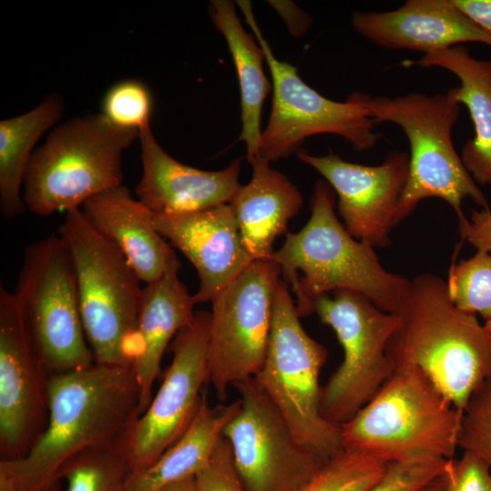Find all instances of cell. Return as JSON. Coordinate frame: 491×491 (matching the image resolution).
Returning a JSON list of instances; mask_svg holds the SVG:
<instances>
[{"label": "cell", "mask_w": 491, "mask_h": 491, "mask_svg": "<svg viewBox=\"0 0 491 491\" xmlns=\"http://www.w3.org/2000/svg\"><path fill=\"white\" fill-rule=\"evenodd\" d=\"M82 207L88 222L122 253L140 281L152 283L181 265L155 229L152 211L123 185L89 198Z\"/></svg>", "instance_id": "cell-20"}, {"label": "cell", "mask_w": 491, "mask_h": 491, "mask_svg": "<svg viewBox=\"0 0 491 491\" xmlns=\"http://www.w3.org/2000/svg\"><path fill=\"white\" fill-rule=\"evenodd\" d=\"M412 64L446 69L460 80L461 85L448 92L467 107L475 129L460 158L476 184H491V61L476 59L458 45L425 55Z\"/></svg>", "instance_id": "cell-23"}, {"label": "cell", "mask_w": 491, "mask_h": 491, "mask_svg": "<svg viewBox=\"0 0 491 491\" xmlns=\"http://www.w3.org/2000/svg\"><path fill=\"white\" fill-rule=\"evenodd\" d=\"M389 462L364 451L343 447L296 491H367Z\"/></svg>", "instance_id": "cell-27"}, {"label": "cell", "mask_w": 491, "mask_h": 491, "mask_svg": "<svg viewBox=\"0 0 491 491\" xmlns=\"http://www.w3.org/2000/svg\"><path fill=\"white\" fill-rule=\"evenodd\" d=\"M449 460L416 456L391 461L381 478L367 491H421L445 474Z\"/></svg>", "instance_id": "cell-32"}, {"label": "cell", "mask_w": 491, "mask_h": 491, "mask_svg": "<svg viewBox=\"0 0 491 491\" xmlns=\"http://www.w3.org/2000/svg\"><path fill=\"white\" fill-rule=\"evenodd\" d=\"M14 295L46 371L65 373L95 364L81 319L72 256L60 235L25 247Z\"/></svg>", "instance_id": "cell-9"}, {"label": "cell", "mask_w": 491, "mask_h": 491, "mask_svg": "<svg viewBox=\"0 0 491 491\" xmlns=\"http://www.w3.org/2000/svg\"><path fill=\"white\" fill-rule=\"evenodd\" d=\"M458 217V230L463 240L477 251L491 252V211L482 208L473 211L470 218L464 215Z\"/></svg>", "instance_id": "cell-35"}, {"label": "cell", "mask_w": 491, "mask_h": 491, "mask_svg": "<svg viewBox=\"0 0 491 491\" xmlns=\"http://www.w3.org/2000/svg\"><path fill=\"white\" fill-rule=\"evenodd\" d=\"M155 491H196L195 477L185 478V479L166 485Z\"/></svg>", "instance_id": "cell-38"}, {"label": "cell", "mask_w": 491, "mask_h": 491, "mask_svg": "<svg viewBox=\"0 0 491 491\" xmlns=\"http://www.w3.org/2000/svg\"><path fill=\"white\" fill-rule=\"evenodd\" d=\"M181 265L159 279L146 284L138 313L133 371L140 390V416L148 407L155 379L161 372L163 355L176 334L193 321L196 304L180 281Z\"/></svg>", "instance_id": "cell-21"}, {"label": "cell", "mask_w": 491, "mask_h": 491, "mask_svg": "<svg viewBox=\"0 0 491 491\" xmlns=\"http://www.w3.org/2000/svg\"><path fill=\"white\" fill-rule=\"evenodd\" d=\"M286 22L290 34L299 37L306 34L310 26L309 15L291 1H268Z\"/></svg>", "instance_id": "cell-36"}, {"label": "cell", "mask_w": 491, "mask_h": 491, "mask_svg": "<svg viewBox=\"0 0 491 491\" xmlns=\"http://www.w3.org/2000/svg\"><path fill=\"white\" fill-rule=\"evenodd\" d=\"M14 293L0 288V459L21 458L45 430L49 377Z\"/></svg>", "instance_id": "cell-15"}, {"label": "cell", "mask_w": 491, "mask_h": 491, "mask_svg": "<svg viewBox=\"0 0 491 491\" xmlns=\"http://www.w3.org/2000/svg\"><path fill=\"white\" fill-rule=\"evenodd\" d=\"M335 201L331 185L318 180L308 221L298 232L287 233L271 258L296 296L299 316L313 314L318 296L337 290L357 292L384 312L396 314L411 280L386 270L374 247L346 231L335 213Z\"/></svg>", "instance_id": "cell-2"}, {"label": "cell", "mask_w": 491, "mask_h": 491, "mask_svg": "<svg viewBox=\"0 0 491 491\" xmlns=\"http://www.w3.org/2000/svg\"><path fill=\"white\" fill-rule=\"evenodd\" d=\"M153 96L149 88L135 79L114 84L102 101V114L115 126L139 130L150 124Z\"/></svg>", "instance_id": "cell-30"}, {"label": "cell", "mask_w": 491, "mask_h": 491, "mask_svg": "<svg viewBox=\"0 0 491 491\" xmlns=\"http://www.w3.org/2000/svg\"><path fill=\"white\" fill-rule=\"evenodd\" d=\"M130 470L121 446L86 450L61 471L66 491H125Z\"/></svg>", "instance_id": "cell-28"}, {"label": "cell", "mask_w": 491, "mask_h": 491, "mask_svg": "<svg viewBox=\"0 0 491 491\" xmlns=\"http://www.w3.org/2000/svg\"><path fill=\"white\" fill-rule=\"evenodd\" d=\"M63 101L51 94L36 107L0 122V211L15 218L25 211L21 195L33 148L41 135L63 115Z\"/></svg>", "instance_id": "cell-26"}, {"label": "cell", "mask_w": 491, "mask_h": 491, "mask_svg": "<svg viewBox=\"0 0 491 491\" xmlns=\"http://www.w3.org/2000/svg\"><path fill=\"white\" fill-rule=\"evenodd\" d=\"M453 3L476 24L491 32V0H453Z\"/></svg>", "instance_id": "cell-37"}, {"label": "cell", "mask_w": 491, "mask_h": 491, "mask_svg": "<svg viewBox=\"0 0 491 491\" xmlns=\"http://www.w3.org/2000/svg\"><path fill=\"white\" fill-rule=\"evenodd\" d=\"M448 296L461 311L491 318V254L477 251L452 264L446 282Z\"/></svg>", "instance_id": "cell-29"}, {"label": "cell", "mask_w": 491, "mask_h": 491, "mask_svg": "<svg viewBox=\"0 0 491 491\" xmlns=\"http://www.w3.org/2000/svg\"><path fill=\"white\" fill-rule=\"evenodd\" d=\"M240 408V399L212 407L205 393L182 436L147 468L128 475L125 491H155L195 477L209 462L225 425Z\"/></svg>", "instance_id": "cell-24"}, {"label": "cell", "mask_w": 491, "mask_h": 491, "mask_svg": "<svg viewBox=\"0 0 491 491\" xmlns=\"http://www.w3.org/2000/svg\"><path fill=\"white\" fill-rule=\"evenodd\" d=\"M240 408L223 436L246 491H296L326 460L302 446L254 377L237 383Z\"/></svg>", "instance_id": "cell-13"}, {"label": "cell", "mask_w": 491, "mask_h": 491, "mask_svg": "<svg viewBox=\"0 0 491 491\" xmlns=\"http://www.w3.org/2000/svg\"><path fill=\"white\" fill-rule=\"evenodd\" d=\"M461 416L421 371L396 366L374 397L341 425L342 444L386 462L416 456L451 459Z\"/></svg>", "instance_id": "cell-6"}, {"label": "cell", "mask_w": 491, "mask_h": 491, "mask_svg": "<svg viewBox=\"0 0 491 491\" xmlns=\"http://www.w3.org/2000/svg\"><path fill=\"white\" fill-rule=\"evenodd\" d=\"M143 173L135 193L152 212L162 215L194 213L231 202L241 186V159L219 171H206L180 163L155 140L150 124L139 129Z\"/></svg>", "instance_id": "cell-18"}, {"label": "cell", "mask_w": 491, "mask_h": 491, "mask_svg": "<svg viewBox=\"0 0 491 491\" xmlns=\"http://www.w3.org/2000/svg\"><path fill=\"white\" fill-rule=\"evenodd\" d=\"M59 235L72 256L81 319L95 363L132 367L143 295L140 279L82 209L66 212Z\"/></svg>", "instance_id": "cell-5"}, {"label": "cell", "mask_w": 491, "mask_h": 491, "mask_svg": "<svg viewBox=\"0 0 491 491\" xmlns=\"http://www.w3.org/2000/svg\"><path fill=\"white\" fill-rule=\"evenodd\" d=\"M296 154L331 185L343 225L354 238L373 247L389 246L408 178V154L392 151L378 165L347 162L334 153L314 155L300 149Z\"/></svg>", "instance_id": "cell-16"}, {"label": "cell", "mask_w": 491, "mask_h": 491, "mask_svg": "<svg viewBox=\"0 0 491 491\" xmlns=\"http://www.w3.org/2000/svg\"><path fill=\"white\" fill-rule=\"evenodd\" d=\"M250 181L238 188L229 203L242 241L255 261L271 260L276 239L303 205L298 188L270 163L256 158Z\"/></svg>", "instance_id": "cell-22"}, {"label": "cell", "mask_w": 491, "mask_h": 491, "mask_svg": "<svg viewBox=\"0 0 491 491\" xmlns=\"http://www.w3.org/2000/svg\"><path fill=\"white\" fill-rule=\"evenodd\" d=\"M351 21L358 34L388 49L427 55L466 42L491 47V32L476 24L453 0H408L393 11L354 12Z\"/></svg>", "instance_id": "cell-19"}, {"label": "cell", "mask_w": 491, "mask_h": 491, "mask_svg": "<svg viewBox=\"0 0 491 491\" xmlns=\"http://www.w3.org/2000/svg\"><path fill=\"white\" fill-rule=\"evenodd\" d=\"M421 491H446V477L445 474L431 482Z\"/></svg>", "instance_id": "cell-39"}, {"label": "cell", "mask_w": 491, "mask_h": 491, "mask_svg": "<svg viewBox=\"0 0 491 491\" xmlns=\"http://www.w3.org/2000/svg\"><path fill=\"white\" fill-rule=\"evenodd\" d=\"M209 14L225 39L236 69L242 121L238 140L246 144V159L251 164L258 156L264 101L273 88L263 68L265 53L256 36L244 29L233 1H211Z\"/></svg>", "instance_id": "cell-25"}, {"label": "cell", "mask_w": 491, "mask_h": 491, "mask_svg": "<svg viewBox=\"0 0 491 491\" xmlns=\"http://www.w3.org/2000/svg\"><path fill=\"white\" fill-rule=\"evenodd\" d=\"M446 491H491V471L485 462L464 451L451 458L445 472Z\"/></svg>", "instance_id": "cell-34"}, {"label": "cell", "mask_w": 491, "mask_h": 491, "mask_svg": "<svg viewBox=\"0 0 491 491\" xmlns=\"http://www.w3.org/2000/svg\"><path fill=\"white\" fill-rule=\"evenodd\" d=\"M313 313L334 330L344 351L341 365L320 394L322 416L341 426L352 419L393 375L395 365L386 349L400 319L351 290L318 296L313 303Z\"/></svg>", "instance_id": "cell-11"}, {"label": "cell", "mask_w": 491, "mask_h": 491, "mask_svg": "<svg viewBox=\"0 0 491 491\" xmlns=\"http://www.w3.org/2000/svg\"><path fill=\"white\" fill-rule=\"evenodd\" d=\"M400 323L387 346L395 366L421 371L463 412L473 393L491 378V335L476 316L458 309L446 285L432 274L411 280L396 313Z\"/></svg>", "instance_id": "cell-3"}, {"label": "cell", "mask_w": 491, "mask_h": 491, "mask_svg": "<svg viewBox=\"0 0 491 491\" xmlns=\"http://www.w3.org/2000/svg\"><path fill=\"white\" fill-rule=\"evenodd\" d=\"M457 446L479 457L491 471V378L473 393L462 412Z\"/></svg>", "instance_id": "cell-31"}, {"label": "cell", "mask_w": 491, "mask_h": 491, "mask_svg": "<svg viewBox=\"0 0 491 491\" xmlns=\"http://www.w3.org/2000/svg\"><path fill=\"white\" fill-rule=\"evenodd\" d=\"M152 220L155 229L195 267L196 304L211 302L255 261L244 246L229 204L178 215L152 212Z\"/></svg>", "instance_id": "cell-17"}, {"label": "cell", "mask_w": 491, "mask_h": 491, "mask_svg": "<svg viewBox=\"0 0 491 491\" xmlns=\"http://www.w3.org/2000/svg\"><path fill=\"white\" fill-rule=\"evenodd\" d=\"M485 326H486L487 330L489 331L491 335V318L486 321Z\"/></svg>", "instance_id": "cell-40"}, {"label": "cell", "mask_w": 491, "mask_h": 491, "mask_svg": "<svg viewBox=\"0 0 491 491\" xmlns=\"http://www.w3.org/2000/svg\"><path fill=\"white\" fill-rule=\"evenodd\" d=\"M196 491H246L235 469L231 447L222 436L207 465L195 476Z\"/></svg>", "instance_id": "cell-33"}, {"label": "cell", "mask_w": 491, "mask_h": 491, "mask_svg": "<svg viewBox=\"0 0 491 491\" xmlns=\"http://www.w3.org/2000/svg\"><path fill=\"white\" fill-rule=\"evenodd\" d=\"M236 4L264 50L272 76V108L256 158L268 163L286 158L302 149L306 138L320 134L342 136L356 151L373 148L378 135L367 107L369 95L356 91L344 102H337L320 95L301 79L294 65L276 57L258 26L251 2L238 0Z\"/></svg>", "instance_id": "cell-10"}, {"label": "cell", "mask_w": 491, "mask_h": 491, "mask_svg": "<svg viewBox=\"0 0 491 491\" xmlns=\"http://www.w3.org/2000/svg\"><path fill=\"white\" fill-rule=\"evenodd\" d=\"M326 359V348L302 326L289 286L281 278L265 360L254 378L297 441L325 460L343 448L341 426L320 413L319 376Z\"/></svg>", "instance_id": "cell-8"}, {"label": "cell", "mask_w": 491, "mask_h": 491, "mask_svg": "<svg viewBox=\"0 0 491 491\" xmlns=\"http://www.w3.org/2000/svg\"><path fill=\"white\" fill-rule=\"evenodd\" d=\"M367 107L376 123L397 125L409 141L408 178L396 225L428 197L443 199L457 216L463 215L461 204L466 197L482 208H489L454 147L452 131L458 121L460 103L448 91L436 95L412 92L392 98L369 96Z\"/></svg>", "instance_id": "cell-7"}, {"label": "cell", "mask_w": 491, "mask_h": 491, "mask_svg": "<svg viewBox=\"0 0 491 491\" xmlns=\"http://www.w3.org/2000/svg\"><path fill=\"white\" fill-rule=\"evenodd\" d=\"M138 137L139 130L117 127L102 113L60 125L33 153L23 185L25 208L39 216L66 213L123 185V154Z\"/></svg>", "instance_id": "cell-4"}, {"label": "cell", "mask_w": 491, "mask_h": 491, "mask_svg": "<svg viewBox=\"0 0 491 491\" xmlns=\"http://www.w3.org/2000/svg\"><path fill=\"white\" fill-rule=\"evenodd\" d=\"M280 279L274 261H254L211 301L207 365L221 401L229 386L254 377L264 363Z\"/></svg>", "instance_id": "cell-12"}, {"label": "cell", "mask_w": 491, "mask_h": 491, "mask_svg": "<svg viewBox=\"0 0 491 491\" xmlns=\"http://www.w3.org/2000/svg\"><path fill=\"white\" fill-rule=\"evenodd\" d=\"M209 325L210 313L197 311L172 340L173 358L162 384L122 445L130 473L154 464L191 424L209 382Z\"/></svg>", "instance_id": "cell-14"}, {"label": "cell", "mask_w": 491, "mask_h": 491, "mask_svg": "<svg viewBox=\"0 0 491 491\" xmlns=\"http://www.w3.org/2000/svg\"><path fill=\"white\" fill-rule=\"evenodd\" d=\"M132 367L101 365L52 374L48 419L21 458L0 459V491H57L64 466L93 448L124 444L140 416Z\"/></svg>", "instance_id": "cell-1"}]
</instances>
